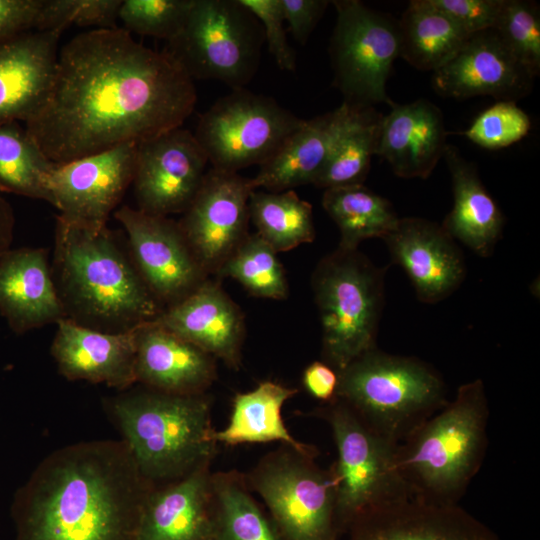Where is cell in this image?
Wrapping results in <instances>:
<instances>
[{
	"mask_svg": "<svg viewBox=\"0 0 540 540\" xmlns=\"http://www.w3.org/2000/svg\"><path fill=\"white\" fill-rule=\"evenodd\" d=\"M196 101L193 80L167 52L124 28H95L60 49L52 88L25 128L61 164L182 127Z\"/></svg>",
	"mask_w": 540,
	"mask_h": 540,
	"instance_id": "obj_1",
	"label": "cell"
},
{
	"mask_svg": "<svg viewBox=\"0 0 540 540\" xmlns=\"http://www.w3.org/2000/svg\"><path fill=\"white\" fill-rule=\"evenodd\" d=\"M152 488L121 440L59 448L14 495V540H137Z\"/></svg>",
	"mask_w": 540,
	"mask_h": 540,
	"instance_id": "obj_2",
	"label": "cell"
},
{
	"mask_svg": "<svg viewBox=\"0 0 540 540\" xmlns=\"http://www.w3.org/2000/svg\"><path fill=\"white\" fill-rule=\"evenodd\" d=\"M53 278L66 318L104 332L152 321L163 308L107 226L57 217Z\"/></svg>",
	"mask_w": 540,
	"mask_h": 540,
	"instance_id": "obj_3",
	"label": "cell"
},
{
	"mask_svg": "<svg viewBox=\"0 0 540 540\" xmlns=\"http://www.w3.org/2000/svg\"><path fill=\"white\" fill-rule=\"evenodd\" d=\"M104 409L121 434L141 476L162 486L211 464L217 452L211 397L149 388L107 398Z\"/></svg>",
	"mask_w": 540,
	"mask_h": 540,
	"instance_id": "obj_4",
	"label": "cell"
},
{
	"mask_svg": "<svg viewBox=\"0 0 540 540\" xmlns=\"http://www.w3.org/2000/svg\"><path fill=\"white\" fill-rule=\"evenodd\" d=\"M489 405L483 381L462 384L454 398L396 448V464L411 497L458 505L479 472L488 445Z\"/></svg>",
	"mask_w": 540,
	"mask_h": 540,
	"instance_id": "obj_5",
	"label": "cell"
},
{
	"mask_svg": "<svg viewBox=\"0 0 540 540\" xmlns=\"http://www.w3.org/2000/svg\"><path fill=\"white\" fill-rule=\"evenodd\" d=\"M337 373L336 397L395 445L449 400L442 376L431 365L377 347Z\"/></svg>",
	"mask_w": 540,
	"mask_h": 540,
	"instance_id": "obj_6",
	"label": "cell"
},
{
	"mask_svg": "<svg viewBox=\"0 0 540 540\" xmlns=\"http://www.w3.org/2000/svg\"><path fill=\"white\" fill-rule=\"evenodd\" d=\"M384 274L363 253L337 247L312 274L322 328V358L337 372L377 347Z\"/></svg>",
	"mask_w": 540,
	"mask_h": 540,
	"instance_id": "obj_7",
	"label": "cell"
},
{
	"mask_svg": "<svg viewBox=\"0 0 540 540\" xmlns=\"http://www.w3.org/2000/svg\"><path fill=\"white\" fill-rule=\"evenodd\" d=\"M315 414L329 424L337 449L330 470L340 536L361 515L411 497L397 468V445L372 430L337 397L322 403Z\"/></svg>",
	"mask_w": 540,
	"mask_h": 540,
	"instance_id": "obj_8",
	"label": "cell"
},
{
	"mask_svg": "<svg viewBox=\"0 0 540 540\" xmlns=\"http://www.w3.org/2000/svg\"><path fill=\"white\" fill-rule=\"evenodd\" d=\"M257 18L239 0H193L179 32L164 50L195 79L245 88L264 42Z\"/></svg>",
	"mask_w": 540,
	"mask_h": 540,
	"instance_id": "obj_9",
	"label": "cell"
},
{
	"mask_svg": "<svg viewBox=\"0 0 540 540\" xmlns=\"http://www.w3.org/2000/svg\"><path fill=\"white\" fill-rule=\"evenodd\" d=\"M317 454L282 445L245 476L283 540H339L334 480L330 468L316 463Z\"/></svg>",
	"mask_w": 540,
	"mask_h": 540,
	"instance_id": "obj_10",
	"label": "cell"
},
{
	"mask_svg": "<svg viewBox=\"0 0 540 540\" xmlns=\"http://www.w3.org/2000/svg\"><path fill=\"white\" fill-rule=\"evenodd\" d=\"M303 120L268 96L232 89L200 116L194 136L211 168L238 173L262 165Z\"/></svg>",
	"mask_w": 540,
	"mask_h": 540,
	"instance_id": "obj_11",
	"label": "cell"
},
{
	"mask_svg": "<svg viewBox=\"0 0 540 540\" xmlns=\"http://www.w3.org/2000/svg\"><path fill=\"white\" fill-rule=\"evenodd\" d=\"M330 40L334 85L351 105L373 107L392 101L386 83L400 57L398 20L359 0H336Z\"/></svg>",
	"mask_w": 540,
	"mask_h": 540,
	"instance_id": "obj_12",
	"label": "cell"
},
{
	"mask_svg": "<svg viewBox=\"0 0 540 540\" xmlns=\"http://www.w3.org/2000/svg\"><path fill=\"white\" fill-rule=\"evenodd\" d=\"M137 143L54 164L45 185L58 218L81 226H107L110 213L132 184Z\"/></svg>",
	"mask_w": 540,
	"mask_h": 540,
	"instance_id": "obj_13",
	"label": "cell"
},
{
	"mask_svg": "<svg viewBox=\"0 0 540 540\" xmlns=\"http://www.w3.org/2000/svg\"><path fill=\"white\" fill-rule=\"evenodd\" d=\"M114 217L127 234L140 277L160 305L180 302L208 279L178 222L126 205Z\"/></svg>",
	"mask_w": 540,
	"mask_h": 540,
	"instance_id": "obj_14",
	"label": "cell"
},
{
	"mask_svg": "<svg viewBox=\"0 0 540 540\" xmlns=\"http://www.w3.org/2000/svg\"><path fill=\"white\" fill-rule=\"evenodd\" d=\"M208 163L194 133L182 127L137 143L132 184L138 209L165 217L183 213L199 191Z\"/></svg>",
	"mask_w": 540,
	"mask_h": 540,
	"instance_id": "obj_15",
	"label": "cell"
},
{
	"mask_svg": "<svg viewBox=\"0 0 540 540\" xmlns=\"http://www.w3.org/2000/svg\"><path fill=\"white\" fill-rule=\"evenodd\" d=\"M250 179L211 168L178 222L202 269L218 275L248 233Z\"/></svg>",
	"mask_w": 540,
	"mask_h": 540,
	"instance_id": "obj_16",
	"label": "cell"
},
{
	"mask_svg": "<svg viewBox=\"0 0 540 540\" xmlns=\"http://www.w3.org/2000/svg\"><path fill=\"white\" fill-rule=\"evenodd\" d=\"M533 76L494 29L469 36L458 52L433 72L432 86L445 97L492 96L514 101L529 93Z\"/></svg>",
	"mask_w": 540,
	"mask_h": 540,
	"instance_id": "obj_17",
	"label": "cell"
},
{
	"mask_svg": "<svg viewBox=\"0 0 540 540\" xmlns=\"http://www.w3.org/2000/svg\"><path fill=\"white\" fill-rule=\"evenodd\" d=\"M383 241L392 262L405 271L423 303L443 301L465 279L466 264L461 249L435 222L418 217L399 218Z\"/></svg>",
	"mask_w": 540,
	"mask_h": 540,
	"instance_id": "obj_18",
	"label": "cell"
},
{
	"mask_svg": "<svg viewBox=\"0 0 540 540\" xmlns=\"http://www.w3.org/2000/svg\"><path fill=\"white\" fill-rule=\"evenodd\" d=\"M345 534L348 540H499L459 504L437 505L413 497L361 515Z\"/></svg>",
	"mask_w": 540,
	"mask_h": 540,
	"instance_id": "obj_19",
	"label": "cell"
},
{
	"mask_svg": "<svg viewBox=\"0 0 540 540\" xmlns=\"http://www.w3.org/2000/svg\"><path fill=\"white\" fill-rule=\"evenodd\" d=\"M51 345L59 373L70 381L105 384L119 391L136 383V328L104 332L61 319Z\"/></svg>",
	"mask_w": 540,
	"mask_h": 540,
	"instance_id": "obj_20",
	"label": "cell"
},
{
	"mask_svg": "<svg viewBox=\"0 0 540 540\" xmlns=\"http://www.w3.org/2000/svg\"><path fill=\"white\" fill-rule=\"evenodd\" d=\"M63 29L33 30L0 41V125L28 121L55 79Z\"/></svg>",
	"mask_w": 540,
	"mask_h": 540,
	"instance_id": "obj_21",
	"label": "cell"
},
{
	"mask_svg": "<svg viewBox=\"0 0 540 540\" xmlns=\"http://www.w3.org/2000/svg\"><path fill=\"white\" fill-rule=\"evenodd\" d=\"M154 320L229 368H240L245 318L218 281L208 278L189 296L164 308Z\"/></svg>",
	"mask_w": 540,
	"mask_h": 540,
	"instance_id": "obj_22",
	"label": "cell"
},
{
	"mask_svg": "<svg viewBox=\"0 0 540 540\" xmlns=\"http://www.w3.org/2000/svg\"><path fill=\"white\" fill-rule=\"evenodd\" d=\"M135 377L164 393L204 394L216 380V359L152 320L136 328Z\"/></svg>",
	"mask_w": 540,
	"mask_h": 540,
	"instance_id": "obj_23",
	"label": "cell"
},
{
	"mask_svg": "<svg viewBox=\"0 0 540 540\" xmlns=\"http://www.w3.org/2000/svg\"><path fill=\"white\" fill-rule=\"evenodd\" d=\"M0 314L16 334L66 318L45 249L10 248L0 255Z\"/></svg>",
	"mask_w": 540,
	"mask_h": 540,
	"instance_id": "obj_24",
	"label": "cell"
},
{
	"mask_svg": "<svg viewBox=\"0 0 540 540\" xmlns=\"http://www.w3.org/2000/svg\"><path fill=\"white\" fill-rule=\"evenodd\" d=\"M210 465L150 490L137 540H216Z\"/></svg>",
	"mask_w": 540,
	"mask_h": 540,
	"instance_id": "obj_25",
	"label": "cell"
},
{
	"mask_svg": "<svg viewBox=\"0 0 540 540\" xmlns=\"http://www.w3.org/2000/svg\"><path fill=\"white\" fill-rule=\"evenodd\" d=\"M447 132L441 110L426 99L392 103L383 115L376 155L401 178H428L444 156Z\"/></svg>",
	"mask_w": 540,
	"mask_h": 540,
	"instance_id": "obj_26",
	"label": "cell"
},
{
	"mask_svg": "<svg viewBox=\"0 0 540 540\" xmlns=\"http://www.w3.org/2000/svg\"><path fill=\"white\" fill-rule=\"evenodd\" d=\"M350 110L343 102L338 108L309 120L284 141L279 149L250 179L253 190L282 192L313 184L325 164Z\"/></svg>",
	"mask_w": 540,
	"mask_h": 540,
	"instance_id": "obj_27",
	"label": "cell"
},
{
	"mask_svg": "<svg viewBox=\"0 0 540 540\" xmlns=\"http://www.w3.org/2000/svg\"><path fill=\"white\" fill-rule=\"evenodd\" d=\"M449 169L453 207L441 226L480 257H489L502 236L503 214L483 185L474 164L465 160L458 149L447 144L443 156Z\"/></svg>",
	"mask_w": 540,
	"mask_h": 540,
	"instance_id": "obj_28",
	"label": "cell"
},
{
	"mask_svg": "<svg viewBox=\"0 0 540 540\" xmlns=\"http://www.w3.org/2000/svg\"><path fill=\"white\" fill-rule=\"evenodd\" d=\"M297 393V388L270 380L260 382L251 391L237 393L229 422L222 430L214 431V440L226 446L280 442L302 453L317 451L314 446L296 440L283 421V405Z\"/></svg>",
	"mask_w": 540,
	"mask_h": 540,
	"instance_id": "obj_29",
	"label": "cell"
},
{
	"mask_svg": "<svg viewBox=\"0 0 540 540\" xmlns=\"http://www.w3.org/2000/svg\"><path fill=\"white\" fill-rule=\"evenodd\" d=\"M398 25L400 57L422 71L441 68L470 36L429 0L410 1Z\"/></svg>",
	"mask_w": 540,
	"mask_h": 540,
	"instance_id": "obj_30",
	"label": "cell"
},
{
	"mask_svg": "<svg viewBox=\"0 0 540 540\" xmlns=\"http://www.w3.org/2000/svg\"><path fill=\"white\" fill-rule=\"evenodd\" d=\"M382 118L374 107L350 104L346 121L313 185L325 190L363 184L376 155Z\"/></svg>",
	"mask_w": 540,
	"mask_h": 540,
	"instance_id": "obj_31",
	"label": "cell"
},
{
	"mask_svg": "<svg viewBox=\"0 0 540 540\" xmlns=\"http://www.w3.org/2000/svg\"><path fill=\"white\" fill-rule=\"evenodd\" d=\"M322 206L340 231L338 247L347 250L366 239H383L399 220L393 205L363 184L325 189Z\"/></svg>",
	"mask_w": 540,
	"mask_h": 540,
	"instance_id": "obj_32",
	"label": "cell"
},
{
	"mask_svg": "<svg viewBox=\"0 0 540 540\" xmlns=\"http://www.w3.org/2000/svg\"><path fill=\"white\" fill-rule=\"evenodd\" d=\"M211 491L216 540H283L269 513L252 496L245 475L212 473Z\"/></svg>",
	"mask_w": 540,
	"mask_h": 540,
	"instance_id": "obj_33",
	"label": "cell"
},
{
	"mask_svg": "<svg viewBox=\"0 0 540 540\" xmlns=\"http://www.w3.org/2000/svg\"><path fill=\"white\" fill-rule=\"evenodd\" d=\"M249 216L256 233L277 253L315 239L312 205L294 190H253L249 196Z\"/></svg>",
	"mask_w": 540,
	"mask_h": 540,
	"instance_id": "obj_34",
	"label": "cell"
},
{
	"mask_svg": "<svg viewBox=\"0 0 540 540\" xmlns=\"http://www.w3.org/2000/svg\"><path fill=\"white\" fill-rule=\"evenodd\" d=\"M18 122L0 125V191L49 202L45 180L53 168Z\"/></svg>",
	"mask_w": 540,
	"mask_h": 540,
	"instance_id": "obj_35",
	"label": "cell"
},
{
	"mask_svg": "<svg viewBox=\"0 0 540 540\" xmlns=\"http://www.w3.org/2000/svg\"><path fill=\"white\" fill-rule=\"evenodd\" d=\"M277 252L256 232L248 234L217 277H231L252 296L285 300L289 286Z\"/></svg>",
	"mask_w": 540,
	"mask_h": 540,
	"instance_id": "obj_36",
	"label": "cell"
},
{
	"mask_svg": "<svg viewBox=\"0 0 540 540\" xmlns=\"http://www.w3.org/2000/svg\"><path fill=\"white\" fill-rule=\"evenodd\" d=\"M500 39L535 77L540 71V14L530 1L504 0L495 26Z\"/></svg>",
	"mask_w": 540,
	"mask_h": 540,
	"instance_id": "obj_37",
	"label": "cell"
},
{
	"mask_svg": "<svg viewBox=\"0 0 540 540\" xmlns=\"http://www.w3.org/2000/svg\"><path fill=\"white\" fill-rule=\"evenodd\" d=\"M193 0H122L118 11L128 32L169 41L182 28Z\"/></svg>",
	"mask_w": 540,
	"mask_h": 540,
	"instance_id": "obj_38",
	"label": "cell"
},
{
	"mask_svg": "<svg viewBox=\"0 0 540 540\" xmlns=\"http://www.w3.org/2000/svg\"><path fill=\"white\" fill-rule=\"evenodd\" d=\"M531 127L529 116L514 101H497L482 111L462 132L476 145L497 150L524 138Z\"/></svg>",
	"mask_w": 540,
	"mask_h": 540,
	"instance_id": "obj_39",
	"label": "cell"
},
{
	"mask_svg": "<svg viewBox=\"0 0 540 540\" xmlns=\"http://www.w3.org/2000/svg\"><path fill=\"white\" fill-rule=\"evenodd\" d=\"M122 0H46L42 16V30L70 25L113 28Z\"/></svg>",
	"mask_w": 540,
	"mask_h": 540,
	"instance_id": "obj_40",
	"label": "cell"
},
{
	"mask_svg": "<svg viewBox=\"0 0 540 540\" xmlns=\"http://www.w3.org/2000/svg\"><path fill=\"white\" fill-rule=\"evenodd\" d=\"M239 2L260 22L268 50L278 67L285 71H294L296 55L287 40L280 0H239Z\"/></svg>",
	"mask_w": 540,
	"mask_h": 540,
	"instance_id": "obj_41",
	"label": "cell"
},
{
	"mask_svg": "<svg viewBox=\"0 0 540 540\" xmlns=\"http://www.w3.org/2000/svg\"><path fill=\"white\" fill-rule=\"evenodd\" d=\"M504 0H429L469 35L492 29Z\"/></svg>",
	"mask_w": 540,
	"mask_h": 540,
	"instance_id": "obj_42",
	"label": "cell"
},
{
	"mask_svg": "<svg viewBox=\"0 0 540 540\" xmlns=\"http://www.w3.org/2000/svg\"><path fill=\"white\" fill-rule=\"evenodd\" d=\"M46 0H0V41L41 29Z\"/></svg>",
	"mask_w": 540,
	"mask_h": 540,
	"instance_id": "obj_43",
	"label": "cell"
},
{
	"mask_svg": "<svg viewBox=\"0 0 540 540\" xmlns=\"http://www.w3.org/2000/svg\"><path fill=\"white\" fill-rule=\"evenodd\" d=\"M284 21L288 23L293 38L304 45L322 18L330 1L280 0Z\"/></svg>",
	"mask_w": 540,
	"mask_h": 540,
	"instance_id": "obj_44",
	"label": "cell"
},
{
	"mask_svg": "<svg viewBox=\"0 0 540 540\" xmlns=\"http://www.w3.org/2000/svg\"><path fill=\"white\" fill-rule=\"evenodd\" d=\"M302 383L312 397L328 403L336 398L338 373L324 361H314L305 368Z\"/></svg>",
	"mask_w": 540,
	"mask_h": 540,
	"instance_id": "obj_45",
	"label": "cell"
},
{
	"mask_svg": "<svg viewBox=\"0 0 540 540\" xmlns=\"http://www.w3.org/2000/svg\"><path fill=\"white\" fill-rule=\"evenodd\" d=\"M15 217L11 204L0 194V255L10 249Z\"/></svg>",
	"mask_w": 540,
	"mask_h": 540,
	"instance_id": "obj_46",
	"label": "cell"
}]
</instances>
